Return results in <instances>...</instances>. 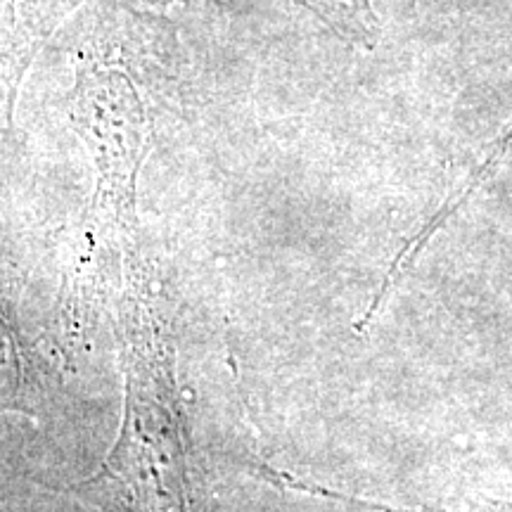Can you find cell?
<instances>
[{
	"label": "cell",
	"instance_id": "6da1fadb",
	"mask_svg": "<svg viewBox=\"0 0 512 512\" xmlns=\"http://www.w3.org/2000/svg\"><path fill=\"white\" fill-rule=\"evenodd\" d=\"M81 0H3V100L5 117L15 107L31 62L57 24Z\"/></svg>",
	"mask_w": 512,
	"mask_h": 512
},
{
	"label": "cell",
	"instance_id": "7a4b0ae2",
	"mask_svg": "<svg viewBox=\"0 0 512 512\" xmlns=\"http://www.w3.org/2000/svg\"><path fill=\"white\" fill-rule=\"evenodd\" d=\"M510 152H512V117L508 121V126H505L501 131V136H498L494 143H491L489 150H486L482 164H479L477 169L472 171V176L467 178L463 188H460L456 195L448 197V200L437 209V214H434L432 219L427 221L425 226H422L418 233H415L413 238L401 247V252L396 254V259L392 261V266H389V271H392L394 275H401L403 271H406V268L413 264L415 256L422 252V247L430 242L432 235L437 233V230L444 226V223L451 219V216L456 214V211L463 207L467 200H470L472 192H475L479 185H484L491 176H494V171L505 162V159L510 157Z\"/></svg>",
	"mask_w": 512,
	"mask_h": 512
},
{
	"label": "cell",
	"instance_id": "3957f363",
	"mask_svg": "<svg viewBox=\"0 0 512 512\" xmlns=\"http://www.w3.org/2000/svg\"><path fill=\"white\" fill-rule=\"evenodd\" d=\"M328 27L337 38L361 50L380 41V17L373 0H294Z\"/></svg>",
	"mask_w": 512,
	"mask_h": 512
},
{
	"label": "cell",
	"instance_id": "277c9868",
	"mask_svg": "<svg viewBox=\"0 0 512 512\" xmlns=\"http://www.w3.org/2000/svg\"><path fill=\"white\" fill-rule=\"evenodd\" d=\"M273 477H275L273 486H280V489H287V491H299V494L325 498V501H335L337 505H344V508L354 510V512H512V503H503V501L477 503V505H470V508H465V510L396 508V505H384V503H377V501H366V498H358V496L339 494V491H332V489H328V486L316 484V482H304V479L287 475V472L275 470Z\"/></svg>",
	"mask_w": 512,
	"mask_h": 512
},
{
	"label": "cell",
	"instance_id": "5b68a950",
	"mask_svg": "<svg viewBox=\"0 0 512 512\" xmlns=\"http://www.w3.org/2000/svg\"><path fill=\"white\" fill-rule=\"evenodd\" d=\"M95 183H138V181H95Z\"/></svg>",
	"mask_w": 512,
	"mask_h": 512
},
{
	"label": "cell",
	"instance_id": "8992f818",
	"mask_svg": "<svg viewBox=\"0 0 512 512\" xmlns=\"http://www.w3.org/2000/svg\"><path fill=\"white\" fill-rule=\"evenodd\" d=\"M147 3H155V5H164V3H169V0H147Z\"/></svg>",
	"mask_w": 512,
	"mask_h": 512
}]
</instances>
